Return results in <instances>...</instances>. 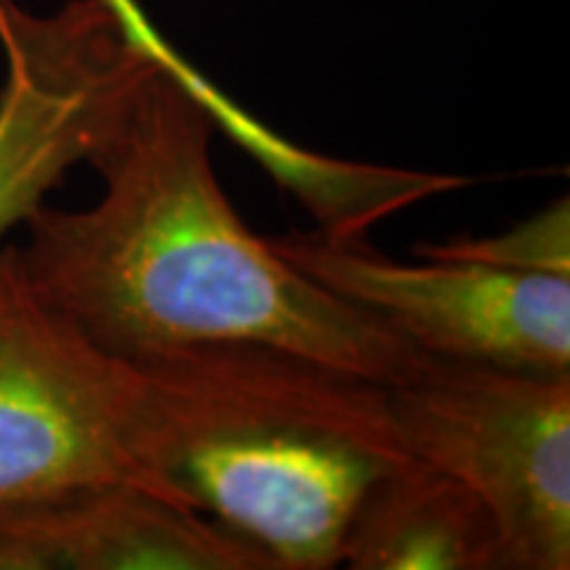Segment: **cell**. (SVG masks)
<instances>
[{
  "mask_svg": "<svg viewBox=\"0 0 570 570\" xmlns=\"http://www.w3.org/2000/svg\"><path fill=\"white\" fill-rule=\"evenodd\" d=\"M214 122L202 77L167 48L90 159L104 196L27 219L17 254L42 302L130 362L259 341L389 389L423 373L431 356L248 230L214 175Z\"/></svg>",
  "mask_w": 570,
  "mask_h": 570,
  "instance_id": "obj_1",
  "label": "cell"
},
{
  "mask_svg": "<svg viewBox=\"0 0 570 570\" xmlns=\"http://www.w3.org/2000/svg\"><path fill=\"white\" fill-rule=\"evenodd\" d=\"M148 487L252 541L275 570L341 566L356 508L410 462L389 386L259 341L135 362Z\"/></svg>",
  "mask_w": 570,
  "mask_h": 570,
  "instance_id": "obj_2",
  "label": "cell"
},
{
  "mask_svg": "<svg viewBox=\"0 0 570 570\" xmlns=\"http://www.w3.org/2000/svg\"><path fill=\"white\" fill-rule=\"evenodd\" d=\"M389 402L410 458L489 510L499 570L570 568V375L431 360Z\"/></svg>",
  "mask_w": 570,
  "mask_h": 570,
  "instance_id": "obj_3",
  "label": "cell"
},
{
  "mask_svg": "<svg viewBox=\"0 0 570 570\" xmlns=\"http://www.w3.org/2000/svg\"><path fill=\"white\" fill-rule=\"evenodd\" d=\"M85 483L151 491L138 454V367L42 302L17 246L0 248V502Z\"/></svg>",
  "mask_w": 570,
  "mask_h": 570,
  "instance_id": "obj_4",
  "label": "cell"
},
{
  "mask_svg": "<svg viewBox=\"0 0 570 570\" xmlns=\"http://www.w3.org/2000/svg\"><path fill=\"white\" fill-rule=\"evenodd\" d=\"M0 240L77 164H90L167 51L132 0H71L51 17L0 0Z\"/></svg>",
  "mask_w": 570,
  "mask_h": 570,
  "instance_id": "obj_5",
  "label": "cell"
},
{
  "mask_svg": "<svg viewBox=\"0 0 570 570\" xmlns=\"http://www.w3.org/2000/svg\"><path fill=\"white\" fill-rule=\"evenodd\" d=\"M269 246L431 360L570 375L568 275L449 259L404 265L331 233L285 235Z\"/></svg>",
  "mask_w": 570,
  "mask_h": 570,
  "instance_id": "obj_6",
  "label": "cell"
},
{
  "mask_svg": "<svg viewBox=\"0 0 570 570\" xmlns=\"http://www.w3.org/2000/svg\"><path fill=\"white\" fill-rule=\"evenodd\" d=\"M0 570H275L252 541L135 483L0 502Z\"/></svg>",
  "mask_w": 570,
  "mask_h": 570,
  "instance_id": "obj_7",
  "label": "cell"
},
{
  "mask_svg": "<svg viewBox=\"0 0 570 570\" xmlns=\"http://www.w3.org/2000/svg\"><path fill=\"white\" fill-rule=\"evenodd\" d=\"M352 570H499V537L479 497L412 458L373 483L348 523Z\"/></svg>",
  "mask_w": 570,
  "mask_h": 570,
  "instance_id": "obj_8",
  "label": "cell"
},
{
  "mask_svg": "<svg viewBox=\"0 0 570 570\" xmlns=\"http://www.w3.org/2000/svg\"><path fill=\"white\" fill-rule=\"evenodd\" d=\"M420 259L475 262V265L570 277V204L562 196L547 209L489 238H454L446 244H420Z\"/></svg>",
  "mask_w": 570,
  "mask_h": 570,
  "instance_id": "obj_9",
  "label": "cell"
}]
</instances>
